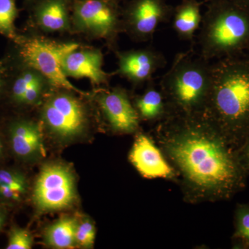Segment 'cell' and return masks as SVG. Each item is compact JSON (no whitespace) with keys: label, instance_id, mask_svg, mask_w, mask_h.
Listing matches in <instances>:
<instances>
[{"label":"cell","instance_id":"obj_21","mask_svg":"<svg viewBox=\"0 0 249 249\" xmlns=\"http://www.w3.org/2000/svg\"><path fill=\"white\" fill-rule=\"evenodd\" d=\"M96 237L94 224L89 219L78 223L76 231V244L83 249L92 248Z\"/></svg>","mask_w":249,"mask_h":249},{"label":"cell","instance_id":"obj_17","mask_svg":"<svg viewBox=\"0 0 249 249\" xmlns=\"http://www.w3.org/2000/svg\"><path fill=\"white\" fill-rule=\"evenodd\" d=\"M78 219L71 216H64L46 229V243L53 248H74Z\"/></svg>","mask_w":249,"mask_h":249},{"label":"cell","instance_id":"obj_5","mask_svg":"<svg viewBox=\"0 0 249 249\" xmlns=\"http://www.w3.org/2000/svg\"><path fill=\"white\" fill-rule=\"evenodd\" d=\"M79 48L75 42H58L41 37H32L23 44L20 55L24 63L56 88L79 93H86L72 85L64 73L62 61L64 57Z\"/></svg>","mask_w":249,"mask_h":249},{"label":"cell","instance_id":"obj_2","mask_svg":"<svg viewBox=\"0 0 249 249\" xmlns=\"http://www.w3.org/2000/svg\"><path fill=\"white\" fill-rule=\"evenodd\" d=\"M211 81L212 64L210 61L193 49L178 53L160 82L167 115L202 116Z\"/></svg>","mask_w":249,"mask_h":249},{"label":"cell","instance_id":"obj_3","mask_svg":"<svg viewBox=\"0 0 249 249\" xmlns=\"http://www.w3.org/2000/svg\"><path fill=\"white\" fill-rule=\"evenodd\" d=\"M224 136L249 122V65L221 61L212 65V81L203 116Z\"/></svg>","mask_w":249,"mask_h":249},{"label":"cell","instance_id":"obj_24","mask_svg":"<svg viewBox=\"0 0 249 249\" xmlns=\"http://www.w3.org/2000/svg\"><path fill=\"white\" fill-rule=\"evenodd\" d=\"M237 235L249 242V209L239 210L237 217Z\"/></svg>","mask_w":249,"mask_h":249},{"label":"cell","instance_id":"obj_9","mask_svg":"<svg viewBox=\"0 0 249 249\" xmlns=\"http://www.w3.org/2000/svg\"><path fill=\"white\" fill-rule=\"evenodd\" d=\"M173 11L166 0H133L124 13V29L138 41L149 40L160 24L169 21Z\"/></svg>","mask_w":249,"mask_h":249},{"label":"cell","instance_id":"obj_27","mask_svg":"<svg viewBox=\"0 0 249 249\" xmlns=\"http://www.w3.org/2000/svg\"><path fill=\"white\" fill-rule=\"evenodd\" d=\"M232 1L242 7L249 10V0H232Z\"/></svg>","mask_w":249,"mask_h":249},{"label":"cell","instance_id":"obj_15","mask_svg":"<svg viewBox=\"0 0 249 249\" xmlns=\"http://www.w3.org/2000/svg\"><path fill=\"white\" fill-rule=\"evenodd\" d=\"M201 3L197 0H183L173 11V28L182 40L193 41L200 27Z\"/></svg>","mask_w":249,"mask_h":249},{"label":"cell","instance_id":"obj_31","mask_svg":"<svg viewBox=\"0 0 249 249\" xmlns=\"http://www.w3.org/2000/svg\"><path fill=\"white\" fill-rule=\"evenodd\" d=\"M1 150H0V153H1Z\"/></svg>","mask_w":249,"mask_h":249},{"label":"cell","instance_id":"obj_14","mask_svg":"<svg viewBox=\"0 0 249 249\" xmlns=\"http://www.w3.org/2000/svg\"><path fill=\"white\" fill-rule=\"evenodd\" d=\"M11 144L15 153L23 158L39 157L45 153L42 131L36 123L15 124L11 129Z\"/></svg>","mask_w":249,"mask_h":249},{"label":"cell","instance_id":"obj_10","mask_svg":"<svg viewBox=\"0 0 249 249\" xmlns=\"http://www.w3.org/2000/svg\"><path fill=\"white\" fill-rule=\"evenodd\" d=\"M98 102L114 132L130 134L138 129L140 118L125 90L114 88L104 91L98 96Z\"/></svg>","mask_w":249,"mask_h":249},{"label":"cell","instance_id":"obj_11","mask_svg":"<svg viewBox=\"0 0 249 249\" xmlns=\"http://www.w3.org/2000/svg\"><path fill=\"white\" fill-rule=\"evenodd\" d=\"M129 160L139 173L147 178H173L175 170L160 149L148 136H137L129 155Z\"/></svg>","mask_w":249,"mask_h":249},{"label":"cell","instance_id":"obj_26","mask_svg":"<svg viewBox=\"0 0 249 249\" xmlns=\"http://www.w3.org/2000/svg\"><path fill=\"white\" fill-rule=\"evenodd\" d=\"M22 194V193H21L20 192L16 191L14 188L4 186V185H0V196L6 198V199L18 200Z\"/></svg>","mask_w":249,"mask_h":249},{"label":"cell","instance_id":"obj_8","mask_svg":"<svg viewBox=\"0 0 249 249\" xmlns=\"http://www.w3.org/2000/svg\"><path fill=\"white\" fill-rule=\"evenodd\" d=\"M73 23L76 30L99 38H114L121 27L114 0L78 1L73 10Z\"/></svg>","mask_w":249,"mask_h":249},{"label":"cell","instance_id":"obj_28","mask_svg":"<svg viewBox=\"0 0 249 249\" xmlns=\"http://www.w3.org/2000/svg\"><path fill=\"white\" fill-rule=\"evenodd\" d=\"M3 220H4V219H3L2 214L0 213V229H1V226L3 224Z\"/></svg>","mask_w":249,"mask_h":249},{"label":"cell","instance_id":"obj_16","mask_svg":"<svg viewBox=\"0 0 249 249\" xmlns=\"http://www.w3.org/2000/svg\"><path fill=\"white\" fill-rule=\"evenodd\" d=\"M37 24L47 32L68 30L70 19L65 0H45L36 11Z\"/></svg>","mask_w":249,"mask_h":249},{"label":"cell","instance_id":"obj_30","mask_svg":"<svg viewBox=\"0 0 249 249\" xmlns=\"http://www.w3.org/2000/svg\"><path fill=\"white\" fill-rule=\"evenodd\" d=\"M206 1H207L208 2H209V1H213V0H206Z\"/></svg>","mask_w":249,"mask_h":249},{"label":"cell","instance_id":"obj_7","mask_svg":"<svg viewBox=\"0 0 249 249\" xmlns=\"http://www.w3.org/2000/svg\"><path fill=\"white\" fill-rule=\"evenodd\" d=\"M42 118L51 132L65 140L80 135L88 124L83 103L68 93H58L49 98L43 106Z\"/></svg>","mask_w":249,"mask_h":249},{"label":"cell","instance_id":"obj_4","mask_svg":"<svg viewBox=\"0 0 249 249\" xmlns=\"http://www.w3.org/2000/svg\"><path fill=\"white\" fill-rule=\"evenodd\" d=\"M249 40V10L232 0L209 1L201 20L198 42L208 61L231 53Z\"/></svg>","mask_w":249,"mask_h":249},{"label":"cell","instance_id":"obj_25","mask_svg":"<svg viewBox=\"0 0 249 249\" xmlns=\"http://www.w3.org/2000/svg\"><path fill=\"white\" fill-rule=\"evenodd\" d=\"M43 79L40 80L35 84L30 87L24 93L21 102L27 103V104H34L36 101H38L43 89Z\"/></svg>","mask_w":249,"mask_h":249},{"label":"cell","instance_id":"obj_22","mask_svg":"<svg viewBox=\"0 0 249 249\" xmlns=\"http://www.w3.org/2000/svg\"><path fill=\"white\" fill-rule=\"evenodd\" d=\"M32 236L25 229L14 228L10 232L7 249H30L32 248Z\"/></svg>","mask_w":249,"mask_h":249},{"label":"cell","instance_id":"obj_20","mask_svg":"<svg viewBox=\"0 0 249 249\" xmlns=\"http://www.w3.org/2000/svg\"><path fill=\"white\" fill-rule=\"evenodd\" d=\"M44 76L38 71L31 69V70L24 72L15 82L13 88V93L15 99L21 102L23 96L26 91L33 85L44 79Z\"/></svg>","mask_w":249,"mask_h":249},{"label":"cell","instance_id":"obj_6","mask_svg":"<svg viewBox=\"0 0 249 249\" xmlns=\"http://www.w3.org/2000/svg\"><path fill=\"white\" fill-rule=\"evenodd\" d=\"M76 183L66 165L51 163L41 169L34 188V200L42 212L68 209L76 199Z\"/></svg>","mask_w":249,"mask_h":249},{"label":"cell","instance_id":"obj_23","mask_svg":"<svg viewBox=\"0 0 249 249\" xmlns=\"http://www.w3.org/2000/svg\"><path fill=\"white\" fill-rule=\"evenodd\" d=\"M0 185L14 188L22 194L25 193L27 186L25 178L22 175L5 170H0Z\"/></svg>","mask_w":249,"mask_h":249},{"label":"cell","instance_id":"obj_18","mask_svg":"<svg viewBox=\"0 0 249 249\" xmlns=\"http://www.w3.org/2000/svg\"><path fill=\"white\" fill-rule=\"evenodd\" d=\"M145 92L136 101L139 118L145 121L163 119L167 116L166 106L160 91L154 86L152 80Z\"/></svg>","mask_w":249,"mask_h":249},{"label":"cell","instance_id":"obj_13","mask_svg":"<svg viewBox=\"0 0 249 249\" xmlns=\"http://www.w3.org/2000/svg\"><path fill=\"white\" fill-rule=\"evenodd\" d=\"M103 55L95 49L79 48L67 54L62 61V70L69 78H88L93 85L107 83L108 74L103 70Z\"/></svg>","mask_w":249,"mask_h":249},{"label":"cell","instance_id":"obj_1","mask_svg":"<svg viewBox=\"0 0 249 249\" xmlns=\"http://www.w3.org/2000/svg\"><path fill=\"white\" fill-rule=\"evenodd\" d=\"M160 150L192 202L227 196L240 172L224 137L204 116L167 115L157 128Z\"/></svg>","mask_w":249,"mask_h":249},{"label":"cell","instance_id":"obj_12","mask_svg":"<svg viewBox=\"0 0 249 249\" xmlns=\"http://www.w3.org/2000/svg\"><path fill=\"white\" fill-rule=\"evenodd\" d=\"M165 64L164 55L152 48L118 53V72L136 85L151 80L154 73L164 67Z\"/></svg>","mask_w":249,"mask_h":249},{"label":"cell","instance_id":"obj_19","mask_svg":"<svg viewBox=\"0 0 249 249\" xmlns=\"http://www.w3.org/2000/svg\"><path fill=\"white\" fill-rule=\"evenodd\" d=\"M18 11L14 0H0V33L14 36V22Z\"/></svg>","mask_w":249,"mask_h":249},{"label":"cell","instance_id":"obj_29","mask_svg":"<svg viewBox=\"0 0 249 249\" xmlns=\"http://www.w3.org/2000/svg\"><path fill=\"white\" fill-rule=\"evenodd\" d=\"M247 156H248V158L249 160V145L248 149H247Z\"/></svg>","mask_w":249,"mask_h":249}]
</instances>
